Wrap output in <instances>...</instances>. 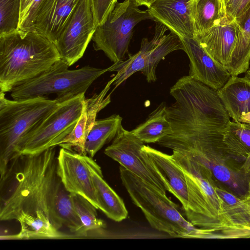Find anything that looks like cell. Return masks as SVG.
Segmentation results:
<instances>
[{
    "label": "cell",
    "mask_w": 250,
    "mask_h": 250,
    "mask_svg": "<svg viewBox=\"0 0 250 250\" xmlns=\"http://www.w3.org/2000/svg\"><path fill=\"white\" fill-rule=\"evenodd\" d=\"M170 94L175 102L167 106L166 114L172 133L159 143L177 150L229 155L223 139L230 117L217 90L188 75L178 80Z\"/></svg>",
    "instance_id": "6da1fadb"
},
{
    "label": "cell",
    "mask_w": 250,
    "mask_h": 250,
    "mask_svg": "<svg viewBox=\"0 0 250 250\" xmlns=\"http://www.w3.org/2000/svg\"><path fill=\"white\" fill-rule=\"evenodd\" d=\"M56 147L12 160L0 178V183L8 185L0 194V221L30 215L48 220L59 230L62 227L55 208L63 186L57 173Z\"/></svg>",
    "instance_id": "7a4b0ae2"
},
{
    "label": "cell",
    "mask_w": 250,
    "mask_h": 250,
    "mask_svg": "<svg viewBox=\"0 0 250 250\" xmlns=\"http://www.w3.org/2000/svg\"><path fill=\"white\" fill-rule=\"evenodd\" d=\"M60 59L55 44L35 30L0 36V91L11 92Z\"/></svg>",
    "instance_id": "3957f363"
},
{
    "label": "cell",
    "mask_w": 250,
    "mask_h": 250,
    "mask_svg": "<svg viewBox=\"0 0 250 250\" xmlns=\"http://www.w3.org/2000/svg\"><path fill=\"white\" fill-rule=\"evenodd\" d=\"M5 94L0 91V178L15 158L17 147L21 139L62 102L74 96L10 100Z\"/></svg>",
    "instance_id": "277c9868"
},
{
    "label": "cell",
    "mask_w": 250,
    "mask_h": 250,
    "mask_svg": "<svg viewBox=\"0 0 250 250\" xmlns=\"http://www.w3.org/2000/svg\"><path fill=\"white\" fill-rule=\"evenodd\" d=\"M119 172L131 200L141 209L152 228L174 237H206V231L186 219L179 211L178 206L167 194L121 166Z\"/></svg>",
    "instance_id": "5b68a950"
},
{
    "label": "cell",
    "mask_w": 250,
    "mask_h": 250,
    "mask_svg": "<svg viewBox=\"0 0 250 250\" xmlns=\"http://www.w3.org/2000/svg\"><path fill=\"white\" fill-rule=\"evenodd\" d=\"M61 59L41 75L11 91L13 99L21 100L55 94L58 97L85 93L91 84L108 71L89 65L70 70Z\"/></svg>",
    "instance_id": "8992f818"
},
{
    "label": "cell",
    "mask_w": 250,
    "mask_h": 250,
    "mask_svg": "<svg viewBox=\"0 0 250 250\" xmlns=\"http://www.w3.org/2000/svg\"><path fill=\"white\" fill-rule=\"evenodd\" d=\"M133 0L117 2L105 21L97 26L92 41L96 51H102L114 63L123 60L135 26L153 19L148 9L141 10Z\"/></svg>",
    "instance_id": "52a82bcc"
},
{
    "label": "cell",
    "mask_w": 250,
    "mask_h": 250,
    "mask_svg": "<svg viewBox=\"0 0 250 250\" xmlns=\"http://www.w3.org/2000/svg\"><path fill=\"white\" fill-rule=\"evenodd\" d=\"M84 95L80 94L62 102L24 136L17 146L15 158L59 146L75 126L82 113Z\"/></svg>",
    "instance_id": "ba28073f"
},
{
    "label": "cell",
    "mask_w": 250,
    "mask_h": 250,
    "mask_svg": "<svg viewBox=\"0 0 250 250\" xmlns=\"http://www.w3.org/2000/svg\"><path fill=\"white\" fill-rule=\"evenodd\" d=\"M144 145L131 131L122 125L104 153L163 193L168 191L172 194L167 177L144 149Z\"/></svg>",
    "instance_id": "9c48e42d"
},
{
    "label": "cell",
    "mask_w": 250,
    "mask_h": 250,
    "mask_svg": "<svg viewBox=\"0 0 250 250\" xmlns=\"http://www.w3.org/2000/svg\"><path fill=\"white\" fill-rule=\"evenodd\" d=\"M97 26L91 0H80L55 43L69 67L83 56Z\"/></svg>",
    "instance_id": "30bf717a"
},
{
    "label": "cell",
    "mask_w": 250,
    "mask_h": 250,
    "mask_svg": "<svg viewBox=\"0 0 250 250\" xmlns=\"http://www.w3.org/2000/svg\"><path fill=\"white\" fill-rule=\"evenodd\" d=\"M86 155L62 147L57 156V173L68 191L83 196L99 209Z\"/></svg>",
    "instance_id": "8fae6325"
},
{
    "label": "cell",
    "mask_w": 250,
    "mask_h": 250,
    "mask_svg": "<svg viewBox=\"0 0 250 250\" xmlns=\"http://www.w3.org/2000/svg\"><path fill=\"white\" fill-rule=\"evenodd\" d=\"M180 38L190 62L188 75L215 90L222 87L231 77L227 69L213 59L196 38Z\"/></svg>",
    "instance_id": "7c38bea8"
},
{
    "label": "cell",
    "mask_w": 250,
    "mask_h": 250,
    "mask_svg": "<svg viewBox=\"0 0 250 250\" xmlns=\"http://www.w3.org/2000/svg\"><path fill=\"white\" fill-rule=\"evenodd\" d=\"M115 81L113 77L103 90L91 98L85 99L82 113L73 130L59 144L62 148L86 155L84 146L86 137L95 122L98 113L111 102V91L107 94Z\"/></svg>",
    "instance_id": "4fadbf2b"
},
{
    "label": "cell",
    "mask_w": 250,
    "mask_h": 250,
    "mask_svg": "<svg viewBox=\"0 0 250 250\" xmlns=\"http://www.w3.org/2000/svg\"><path fill=\"white\" fill-rule=\"evenodd\" d=\"M191 0H156L147 9L153 21L165 25L180 38H195Z\"/></svg>",
    "instance_id": "5bb4252c"
},
{
    "label": "cell",
    "mask_w": 250,
    "mask_h": 250,
    "mask_svg": "<svg viewBox=\"0 0 250 250\" xmlns=\"http://www.w3.org/2000/svg\"><path fill=\"white\" fill-rule=\"evenodd\" d=\"M238 33L235 20L227 18L196 39L213 59L227 69L237 42Z\"/></svg>",
    "instance_id": "9a60e30c"
},
{
    "label": "cell",
    "mask_w": 250,
    "mask_h": 250,
    "mask_svg": "<svg viewBox=\"0 0 250 250\" xmlns=\"http://www.w3.org/2000/svg\"><path fill=\"white\" fill-rule=\"evenodd\" d=\"M80 0H42L37 10L34 30L55 44Z\"/></svg>",
    "instance_id": "2e32d148"
},
{
    "label": "cell",
    "mask_w": 250,
    "mask_h": 250,
    "mask_svg": "<svg viewBox=\"0 0 250 250\" xmlns=\"http://www.w3.org/2000/svg\"><path fill=\"white\" fill-rule=\"evenodd\" d=\"M229 117L236 122L250 124V80L231 76L217 90Z\"/></svg>",
    "instance_id": "e0dca14e"
},
{
    "label": "cell",
    "mask_w": 250,
    "mask_h": 250,
    "mask_svg": "<svg viewBox=\"0 0 250 250\" xmlns=\"http://www.w3.org/2000/svg\"><path fill=\"white\" fill-rule=\"evenodd\" d=\"M86 158L99 202V209L114 221L125 220L127 217L128 211L123 200L104 179L101 167L92 157L86 155Z\"/></svg>",
    "instance_id": "ac0fdd59"
},
{
    "label": "cell",
    "mask_w": 250,
    "mask_h": 250,
    "mask_svg": "<svg viewBox=\"0 0 250 250\" xmlns=\"http://www.w3.org/2000/svg\"><path fill=\"white\" fill-rule=\"evenodd\" d=\"M155 22V34L150 41L144 38L141 42L140 49L137 53L130 55L126 61L114 63L108 67L109 72H117L114 77L115 81L113 84L114 88L112 90V92L134 73L141 71L145 68L149 54L165 35L166 31L168 30L162 23L158 21Z\"/></svg>",
    "instance_id": "d6986e66"
},
{
    "label": "cell",
    "mask_w": 250,
    "mask_h": 250,
    "mask_svg": "<svg viewBox=\"0 0 250 250\" xmlns=\"http://www.w3.org/2000/svg\"><path fill=\"white\" fill-rule=\"evenodd\" d=\"M143 148L165 174L172 190V194L182 204L184 211L186 212L188 205V190L183 170L175 162L171 155L164 153L148 146L144 145Z\"/></svg>",
    "instance_id": "ffe728a7"
},
{
    "label": "cell",
    "mask_w": 250,
    "mask_h": 250,
    "mask_svg": "<svg viewBox=\"0 0 250 250\" xmlns=\"http://www.w3.org/2000/svg\"><path fill=\"white\" fill-rule=\"evenodd\" d=\"M238 27L237 42L227 69L231 76H237L249 68L250 62V6L235 19Z\"/></svg>",
    "instance_id": "44dd1931"
},
{
    "label": "cell",
    "mask_w": 250,
    "mask_h": 250,
    "mask_svg": "<svg viewBox=\"0 0 250 250\" xmlns=\"http://www.w3.org/2000/svg\"><path fill=\"white\" fill-rule=\"evenodd\" d=\"M195 38L228 18L223 0H191Z\"/></svg>",
    "instance_id": "7402d4cb"
},
{
    "label": "cell",
    "mask_w": 250,
    "mask_h": 250,
    "mask_svg": "<svg viewBox=\"0 0 250 250\" xmlns=\"http://www.w3.org/2000/svg\"><path fill=\"white\" fill-rule=\"evenodd\" d=\"M122 118L118 114L96 120L86 139V154L93 158L104 145L113 140L122 125Z\"/></svg>",
    "instance_id": "603a6c76"
},
{
    "label": "cell",
    "mask_w": 250,
    "mask_h": 250,
    "mask_svg": "<svg viewBox=\"0 0 250 250\" xmlns=\"http://www.w3.org/2000/svg\"><path fill=\"white\" fill-rule=\"evenodd\" d=\"M167 106L162 103L143 123L131 130L144 143H157L172 133L171 125L166 114Z\"/></svg>",
    "instance_id": "cb8c5ba5"
},
{
    "label": "cell",
    "mask_w": 250,
    "mask_h": 250,
    "mask_svg": "<svg viewBox=\"0 0 250 250\" xmlns=\"http://www.w3.org/2000/svg\"><path fill=\"white\" fill-rule=\"evenodd\" d=\"M20 224V232L3 236V239H62L68 236L57 229L46 219L21 215L17 220Z\"/></svg>",
    "instance_id": "d4e9b609"
},
{
    "label": "cell",
    "mask_w": 250,
    "mask_h": 250,
    "mask_svg": "<svg viewBox=\"0 0 250 250\" xmlns=\"http://www.w3.org/2000/svg\"><path fill=\"white\" fill-rule=\"evenodd\" d=\"M184 49L181 38L172 32L165 35L149 54L145 68L141 71L148 83L156 80V69L160 61L170 53Z\"/></svg>",
    "instance_id": "484cf974"
},
{
    "label": "cell",
    "mask_w": 250,
    "mask_h": 250,
    "mask_svg": "<svg viewBox=\"0 0 250 250\" xmlns=\"http://www.w3.org/2000/svg\"><path fill=\"white\" fill-rule=\"evenodd\" d=\"M223 141L229 155L246 159L250 153V124L230 121Z\"/></svg>",
    "instance_id": "4316f807"
},
{
    "label": "cell",
    "mask_w": 250,
    "mask_h": 250,
    "mask_svg": "<svg viewBox=\"0 0 250 250\" xmlns=\"http://www.w3.org/2000/svg\"><path fill=\"white\" fill-rule=\"evenodd\" d=\"M57 214L63 226L73 233L82 234V224L75 209L72 193L62 186L59 190L56 199Z\"/></svg>",
    "instance_id": "83f0119b"
},
{
    "label": "cell",
    "mask_w": 250,
    "mask_h": 250,
    "mask_svg": "<svg viewBox=\"0 0 250 250\" xmlns=\"http://www.w3.org/2000/svg\"><path fill=\"white\" fill-rule=\"evenodd\" d=\"M224 157H226L219 154H211L193 158L209 169L213 176L218 180L233 188L237 189L239 187L240 181L238 176H236L235 171L227 162L221 160V158Z\"/></svg>",
    "instance_id": "f1b7e54d"
},
{
    "label": "cell",
    "mask_w": 250,
    "mask_h": 250,
    "mask_svg": "<svg viewBox=\"0 0 250 250\" xmlns=\"http://www.w3.org/2000/svg\"><path fill=\"white\" fill-rule=\"evenodd\" d=\"M76 211L82 224V234L90 230L105 228L104 222L98 218L97 208L83 196L72 193Z\"/></svg>",
    "instance_id": "f546056e"
},
{
    "label": "cell",
    "mask_w": 250,
    "mask_h": 250,
    "mask_svg": "<svg viewBox=\"0 0 250 250\" xmlns=\"http://www.w3.org/2000/svg\"><path fill=\"white\" fill-rule=\"evenodd\" d=\"M21 0H0V36L19 29Z\"/></svg>",
    "instance_id": "4dcf8cb0"
},
{
    "label": "cell",
    "mask_w": 250,
    "mask_h": 250,
    "mask_svg": "<svg viewBox=\"0 0 250 250\" xmlns=\"http://www.w3.org/2000/svg\"><path fill=\"white\" fill-rule=\"evenodd\" d=\"M42 0H21L19 30H34L36 16Z\"/></svg>",
    "instance_id": "1f68e13d"
},
{
    "label": "cell",
    "mask_w": 250,
    "mask_h": 250,
    "mask_svg": "<svg viewBox=\"0 0 250 250\" xmlns=\"http://www.w3.org/2000/svg\"><path fill=\"white\" fill-rule=\"evenodd\" d=\"M97 24H102L113 10L117 0H91Z\"/></svg>",
    "instance_id": "d6a6232c"
},
{
    "label": "cell",
    "mask_w": 250,
    "mask_h": 250,
    "mask_svg": "<svg viewBox=\"0 0 250 250\" xmlns=\"http://www.w3.org/2000/svg\"><path fill=\"white\" fill-rule=\"evenodd\" d=\"M226 13L230 19H236L250 6V0H223Z\"/></svg>",
    "instance_id": "836d02e7"
},
{
    "label": "cell",
    "mask_w": 250,
    "mask_h": 250,
    "mask_svg": "<svg viewBox=\"0 0 250 250\" xmlns=\"http://www.w3.org/2000/svg\"><path fill=\"white\" fill-rule=\"evenodd\" d=\"M137 5L140 6H145L147 8L156 0H133Z\"/></svg>",
    "instance_id": "e575fe53"
},
{
    "label": "cell",
    "mask_w": 250,
    "mask_h": 250,
    "mask_svg": "<svg viewBox=\"0 0 250 250\" xmlns=\"http://www.w3.org/2000/svg\"><path fill=\"white\" fill-rule=\"evenodd\" d=\"M243 171L246 173H248L250 170V153L246 158L245 162L242 167Z\"/></svg>",
    "instance_id": "d590c367"
},
{
    "label": "cell",
    "mask_w": 250,
    "mask_h": 250,
    "mask_svg": "<svg viewBox=\"0 0 250 250\" xmlns=\"http://www.w3.org/2000/svg\"><path fill=\"white\" fill-rule=\"evenodd\" d=\"M245 77L250 80V68H249L248 70L246 72Z\"/></svg>",
    "instance_id": "8d00e7d4"
},
{
    "label": "cell",
    "mask_w": 250,
    "mask_h": 250,
    "mask_svg": "<svg viewBox=\"0 0 250 250\" xmlns=\"http://www.w3.org/2000/svg\"><path fill=\"white\" fill-rule=\"evenodd\" d=\"M248 196H250V182L249 183V188H248Z\"/></svg>",
    "instance_id": "74e56055"
}]
</instances>
